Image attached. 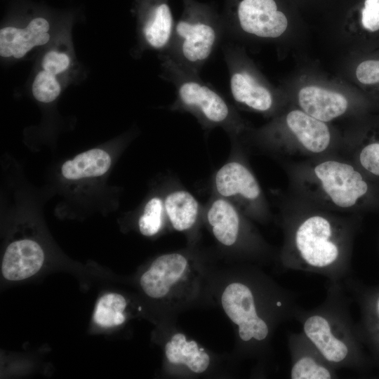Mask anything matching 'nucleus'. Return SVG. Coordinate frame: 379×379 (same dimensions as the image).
<instances>
[{
	"label": "nucleus",
	"mask_w": 379,
	"mask_h": 379,
	"mask_svg": "<svg viewBox=\"0 0 379 379\" xmlns=\"http://www.w3.org/2000/svg\"><path fill=\"white\" fill-rule=\"evenodd\" d=\"M199 273L193 261L180 253L157 258L142 274L140 284L149 298L179 304L190 300L198 288Z\"/></svg>",
	"instance_id": "f257e3e1"
},
{
	"label": "nucleus",
	"mask_w": 379,
	"mask_h": 379,
	"mask_svg": "<svg viewBox=\"0 0 379 379\" xmlns=\"http://www.w3.org/2000/svg\"><path fill=\"white\" fill-rule=\"evenodd\" d=\"M332 235L330 222L319 215L306 219L298 227L295 247L308 270H330L337 264L340 250Z\"/></svg>",
	"instance_id": "f03ea898"
},
{
	"label": "nucleus",
	"mask_w": 379,
	"mask_h": 379,
	"mask_svg": "<svg viewBox=\"0 0 379 379\" xmlns=\"http://www.w3.org/2000/svg\"><path fill=\"white\" fill-rule=\"evenodd\" d=\"M222 309L230 319L238 326L241 340H264L269 334L266 321L258 316L251 289L241 282H232L221 295Z\"/></svg>",
	"instance_id": "7ed1b4c3"
},
{
	"label": "nucleus",
	"mask_w": 379,
	"mask_h": 379,
	"mask_svg": "<svg viewBox=\"0 0 379 379\" xmlns=\"http://www.w3.org/2000/svg\"><path fill=\"white\" fill-rule=\"evenodd\" d=\"M314 173L326 193L338 206H353L368 191L360 173L350 164L327 161L317 165Z\"/></svg>",
	"instance_id": "20e7f679"
},
{
	"label": "nucleus",
	"mask_w": 379,
	"mask_h": 379,
	"mask_svg": "<svg viewBox=\"0 0 379 379\" xmlns=\"http://www.w3.org/2000/svg\"><path fill=\"white\" fill-rule=\"evenodd\" d=\"M180 104L207 123L230 126L231 111L226 101L206 85L193 79L182 81L178 86Z\"/></svg>",
	"instance_id": "39448f33"
},
{
	"label": "nucleus",
	"mask_w": 379,
	"mask_h": 379,
	"mask_svg": "<svg viewBox=\"0 0 379 379\" xmlns=\"http://www.w3.org/2000/svg\"><path fill=\"white\" fill-rule=\"evenodd\" d=\"M305 337L327 362L341 365L353 355L352 343L340 336L331 319L321 314L309 316L303 324Z\"/></svg>",
	"instance_id": "423d86ee"
},
{
	"label": "nucleus",
	"mask_w": 379,
	"mask_h": 379,
	"mask_svg": "<svg viewBox=\"0 0 379 379\" xmlns=\"http://www.w3.org/2000/svg\"><path fill=\"white\" fill-rule=\"evenodd\" d=\"M215 195L231 202L237 208L239 204L255 202L261 190L253 173L237 161L225 163L213 178Z\"/></svg>",
	"instance_id": "0eeeda50"
},
{
	"label": "nucleus",
	"mask_w": 379,
	"mask_h": 379,
	"mask_svg": "<svg viewBox=\"0 0 379 379\" xmlns=\"http://www.w3.org/2000/svg\"><path fill=\"white\" fill-rule=\"evenodd\" d=\"M237 15L241 28L260 37H278L288 25L285 15L277 10L274 0H242Z\"/></svg>",
	"instance_id": "6e6552de"
},
{
	"label": "nucleus",
	"mask_w": 379,
	"mask_h": 379,
	"mask_svg": "<svg viewBox=\"0 0 379 379\" xmlns=\"http://www.w3.org/2000/svg\"><path fill=\"white\" fill-rule=\"evenodd\" d=\"M181 58L191 65L205 62L216 44L218 31L201 20H180L175 27Z\"/></svg>",
	"instance_id": "1a4fd4ad"
},
{
	"label": "nucleus",
	"mask_w": 379,
	"mask_h": 379,
	"mask_svg": "<svg viewBox=\"0 0 379 379\" xmlns=\"http://www.w3.org/2000/svg\"><path fill=\"white\" fill-rule=\"evenodd\" d=\"M48 20L37 15L25 27L6 26L0 29V55L4 58H22L35 47L43 46L50 40Z\"/></svg>",
	"instance_id": "9d476101"
},
{
	"label": "nucleus",
	"mask_w": 379,
	"mask_h": 379,
	"mask_svg": "<svg viewBox=\"0 0 379 379\" xmlns=\"http://www.w3.org/2000/svg\"><path fill=\"white\" fill-rule=\"evenodd\" d=\"M44 253L36 241L25 239L11 243L1 264L3 277L9 281H20L35 274L41 267Z\"/></svg>",
	"instance_id": "9b49d317"
},
{
	"label": "nucleus",
	"mask_w": 379,
	"mask_h": 379,
	"mask_svg": "<svg viewBox=\"0 0 379 379\" xmlns=\"http://www.w3.org/2000/svg\"><path fill=\"white\" fill-rule=\"evenodd\" d=\"M206 218L219 243L225 246L236 244L240 234L241 217L231 202L215 195L207 207Z\"/></svg>",
	"instance_id": "f8f14e48"
},
{
	"label": "nucleus",
	"mask_w": 379,
	"mask_h": 379,
	"mask_svg": "<svg viewBox=\"0 0 379 379\" xmlns=\"http://www.w3.org/2000/svg\"><path fill=\"white\" fill-rule=\"evenodd\" d=\"M298 101L305 113L324 122L342 115L348 105L343 95L314 86L302 88Z\"/></svg>",
	"instance_id": "ddd939ff"
},
{
	"label": "nucleus",
	"mask_w": 379,
	"mask_h": 379,
	"mask_svg": "<svg viewBox=\"0 0 379 379\" xmlns=\"http://www.w3.org/2000/svg\"><path fill=\"white\" fill-rule=\"evenodd\" d=\"M288 128L306 149L319 153L326 149L331 136L324 121L300 110H293L286 117Z\"/></svg>",
	"instance_id": "4468645a"
},
{
	"label": "nucleus",
	"mask_w": 379,
	"mask_h": 379,
	"mask_svg": "<svg viewBox=\"0 0 379 379\" xmlns=\"http://www.w3.org/2000/svg\"><path fill=\"white\" fill-rule=\"evenodd\" d=\"M230 91L234 100L257 111L265 112L272 105V97L247 70H234L230 79Z\"/></svg>",
	"instance_id": "2eb2a0df"
},
{
	"label": "nucleus",
	"mask_w": 379,
	"mask_h": 379,
	"mask_svg": "<svg viewBox=\"0 0 379 379\" xmlns=\"http://www.w3.org/2000/svg\"><path fill=\"white\" fill-rule=\"evenodd\" d=\"M165 354L173 364L184 365L195 373L206 371L209 366V355L197 342L187 340L181 333L173 335L165 345Z\"/></svg>",
	"instance_id": "dca6fc26"
},
{
	"label": "nucleus",
	"mask_w": 379,
	"mask_h": 379,
	"mask_svg": "<svg viewBox=\"0 0 379 379\" xmlns=\"http://www.w3.org/2000/svg\"><path fill=\"white\" fill-rule=\"evenodd\" d=\"M165 213L173 228L179 232L190 230L196 223L200 204L188 191L171 190L164 199Z\"/></svg>",
	"instance_id": "f3484780"
},
{
	"label": "nucleus",
	"mask_w": 379,
	"mask_h": 379,
	"mask_svg": "<svg viewBox=\"0 0 379 379\" xmlns=\"http://www.w3.org/2000/svg\"><path fill=\"white\" fill-rule=\"evenodd\" d=\"M110 155L102 149H92L65 161L61 168L62 176L71 180L104 175L110 168Z\"/></svg>",
	"instance_id": "a211bd4d"
},
{
	"label": "nucleus",
	"mask_w": 379,
	"mask_h": 379,
	"mask_svg": "<svg viewBox=\"0 0 379 379\" xmlns=\"http://www.w3.org/2000/svg\"><path fill=\"white\" fill-rule=\"evenodd\" d=\"M142 24V34L145 42L154 49L166 47L172 39L174 29L169 6L158 3L152 6Z\"/></svg>",
	"instance_id": "6ab92c4d"
},
{
	"label": "nucleus",
	"mask_w": 379,
	"mask_h": 379,
	"mask_svg": "<svg viewBox=\"0 0 379 379\" xmlns=\"http://www.w3.org/2000/svg\"><path fill=\"white\" fill-rule=\"evenodd\" d=\"M127 305L125 298L118 293H107L98 301L94 312L95 322L102 327H113L125 321L124 311Z\"/></svg>",
	"instance_id": "aec40b11"
},
{
	"label": "nucleus",
	"mask_w": 379,
	"mask_h": 379,
	"mask_svg": "<svg viewBox=\"0 0 379 379\" xmlns=\"http://www.w3.org/2000/svg\"><path fill=\"white\" fill-rule=\"evenodd\" d=\"M164 212V199L159 197H153L149 199L138 220V227L140 233L146 237L157 234L162 226Z\"/></svg>",
	"instance_id": "412c9836"
},
{
	"label": "nucleus",
	"mask_w": 379,
	"mask_h": 379,
	"mask_svg": "<svg viewBox=\"0 0 379 379\" xmlns=\"http://www.w3.org/2000/svg\"><path fill=\"white\" fill-rule=\"evenodd\" d=\"M331 370L316 357L303 354L293 362L291 370L292 379H330Z\"/></svg>",
	"instance_id": "4be33fe9"
},
{
	"label": "nucleus",
	"mask_w": 379,
	"mask_h": 379,
	"mask_svg": "<svg viewBox=\"0 0 379 379\" xmlns=\"http://www.w3.org/2000/svg\"><path fill=\"white\" fill-rule=\"evenodd\" d=\"M364 309L365 335L374 355L379 359V291L370 296Z\"/></svg>",
	"instance_id": "5701e85b"
},
{
	"label": "nucleus",
	"mask_w": 379,
	"mask_h": 379,
	"mask_svg": "<svg viewBox=\"0 0 379 379\" xmlns=\"http://www.w3.org/2000/svg\"><path fill=\"white\" fill-rule=\"evenodd\" d=\"M32 92L37 101L50 103L60 95L61 86L57 76L41 69L34 79Z\"/></svg>",
	"instance_id": "b1692460"
},
{
	"label": "nucleus",
	"mask_w": 379,
	"mask_h": 379,
	"mask_svg": "<svg viewBox=\"0 0 379 379\" xmlns=\"http://www.w3.org/2000/svg\"><path fill=\"white\" fill-rule=\"evenodd\" d=\"M70 62L67 53L53 49L43 56L41 66L42 69L57 76L67 71Z\"/></svg>",
	"instance_id": "393cba45"
},
{
	"label": "nucleus",
	"mask_w": 379,
	"mask_h": 379,
	"mask_svg": "<svg viewBox=\"0 0 379 379\" xmlns=\"http://www.w3.org/2000/svg\"><path fill=\"white\" fill-rule=\"evenodd\" d=\"M356 76L364 85L379 84V60L368 59L361 62L357 67Z\"/></svg>",
	"instance_id": "a878e982"
},
{
	"label": "nucleus",
	"mask_w": 379,
	"mask_h": 379,
	"mask_svg": "<svg viewBox=\"0 0 379 379\" xmlns=\"http://www.w3.org/2000/svg\"><path fill=\"white\" fill-rule=\"evenodd\" d=\"M361 24L368 32L379 30V0H365L361 10Z\"/></svg>",
	"instance_id": "bb28decb"
},
{
	"label": "nucleus",
	"mask_w": 379,
	"mask_h": 379,
	"mask_svg": "<svg viewBox=\"0 0 379 379\" xmlns=\"http://www.w3.org/2000/svg\"><path fill=\"white\" fill-rule=\"evenodd\" d=\"M359 161L367 171L379 176V142L365 146L360 152Z\"/></svg>",
	"instance_id": "cd10ccee"
}]
</instances>
